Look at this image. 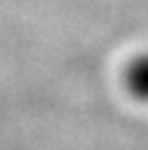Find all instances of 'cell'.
Returning a JSON list of instances; mask_svg holds the SVG:
<instances>
[{
	"instance_id": "6da1fadb",
	"label": "cell",
	"mask_w": 148,
	"mask_h": 150,
	"mask_svg": "<svg viewBox=\"0 0 148 150\" xmlns=\"http://www.w3.org/2000/svg\"><path fill=\"white\" fill-rule=\"evenodd\" d=\"M129 87L136 96L148 98V59H139L129 68Z\"/></svg>"
}]
</instances>
